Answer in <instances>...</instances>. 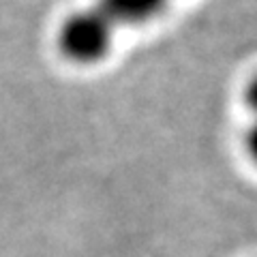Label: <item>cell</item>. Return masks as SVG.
Returning <instances> with one entry per match:
<instances>
[{
  "mask_svg": "<svg viewBox=\"0 0 257 257\" xmlns=\"http://www.w3.org/2000/svg\"><path fill=\"white\" fill-rule=\"evenodd\" d=\"M116 26L96 7L67 15L58 28V50L75 64H94L103 60L114 45Z\"/></svg>",
  "mask_w": 257,
  "mask_h": 257,
  "instance_id": "obj_1",
  "label": "cell"
},
{
  "mask_svg": "<svg viewBox=\"0 0 257 257\" xmlns=\"http://www.w3.org/2000/svg\"><path fill=\"white\" fill-rule=\"evenodd\" d=\"M170 0H99L94 7L114 26H144L167 9Z\"/></svg>",
  "mask_w": 257,
  "mask_h": 257,
  "instance_id": "obj_2",
  "label": "cell"
}]
</instances>
